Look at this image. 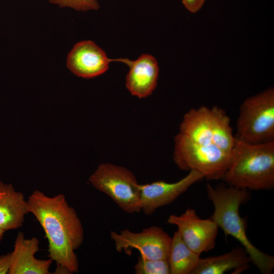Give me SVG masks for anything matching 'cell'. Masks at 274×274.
<instances>
[{
	"instance_id": "1",
	"label": "cell",
	"mask_w": 274,
	"mask_h": 274,
	"mask_svg": "<svg viewBox=\"0 0 274 274\" xmlns=\"http://www.w3.org/2000/svg\"><path fill=\"white\" fill-rule=\"evenodd\" d=\"M27 200L29 213L39 222L48 239L49 257L57 265L55 272H78L75 251L84 241V231L76 210L63 194L50 197L36 190Z\"/></svg>"
},
{
	"instance_id": "2",
	"label": "cell",
	"mask_w": 274,
	"mask_h": 274,
	"mask_svg": "<svg viewBox=\"0 0 274 274\" xmlns=\"http://www.w3.org/2000/svg\"><path fill=\"white\" fill-rule=\"evenodd\" d=\"M209 199L214 205L211 218L226 235L237 239L245 249L251 262L263 274L271 273L274 268V257L256 248L249 240L246 233L245 220L239 213L240 206L250 196L248 190L224 184L216 187L207 185Z\"/></svg>"
},
{
	"instance_id": "3",
	"label": "cell",
	"mask_w": 274,
	"mask_h": 274,
	"mask_svg": "<svg viewBox=\"0 0 274 274\" xmlns=\"http://www.w3.org/2000/svg\"><path fill=\"white\" fill-rule=\"evenodd\" d=\"M221 179L239 189L273 188L274 142L252 144L236 138L230 164Z\"/></svg>"
},
{
	"instance_id": "4",
	"label": "cell",
	"mask_w": 274,
	"mask_h": 274,
	"mask_svg": "<svg viewBox=\"0 0 274 274\" xmlns=\"http://www.w3.org/2000/svg\"><path fill=\"white\" fill-rule=\"evenodd\" d=\"M231 154L213 144L201 143L179 133L175 138L173 159L182 170H194L208 180L221 179L230 162Z\"/></svg>"
},
{
	"instance_id": "5",
	"label": "cell",
	"mask_w": 274,
	"mask_h": 274,
	"mask_svg": "<svg viewBox=\"0 0 274 274\" xmlns=\"http://www.w3.org/2000/svg\"><path fill=\"white\" fill-rule=\"evenodd\" d=\"M236 138L252 144L274 142V89L246 99L239 108Z\"/></svg>"
},
{
	"instance_id": "6",
	"label": "cell",
	"mask_w": 274,
	"mask_h": 274,
	"mask_svg": "<svg viewBox=\"0 0 274 274\" xmlns=\"http://www.w3.org/2000/svg\"><path fill=\"white\" fill-rule=\"evenodd\" d=\"M88 180L94 188L110 197L124 212L133 214L141 211L140 184L126 167L101 163Z\"/></svg>"
},
{
	"instance_id": "7",
	"label": "cell",
	"mask_w": 274,
	"mask_h": 274,
	"mask_svg": "<svg viewBox=\"0 0 274 274\" xmlns=\"http://www.w3.org/2000/svg\"><path fill=\"white\" fill-rule=\"evenodd\" d=\"M110 237L118 252L134 249L147 259H167L172 237L160 227L150 226L139 232L127 229L119 233L112 231Z\"/></svg>"
},
{
	"instance_id": "8",
	"label": "cell",
	"mask_w": 274,
	"mask_h": 274,
	"mask_svg": "<svg viewBox=\"0 0 274 274\" xmlns=\"http://www.w3.org/2000/svg\"><path fill=\"white\" fill-rule=\"evenodd\" d=\"M167 222L177 227L184 243L198 254L215 247L219 227L211 218L201 219L195 210L189 208L180 215H170Z\"/></svg>"
},
{
	"instance_id": "9",
	"label": "cell",
	"mask_w": 274,
	"mask_h": 274,
	"mask_svg": "<svg viewBox=\"0 0 274 274\" xmlns=\"http://www.w3.org/2000/svg\"><path fill=\"white\" fill-rule=\"evenodd\" d=\"M204 178L201 173L192 170L174 183L157 181L140 184L141 211L146 215H152L158 208L174 201L192 185Z\"/></svg>"
},
{
	"instance_id": "10",
	"label": "cell",
	"mask_w": 274,
	"mask_h": 274,
	"mask_svg": "<svg viewBox=\"0 0 274 274\" xmlns=\"http://www.w3.org/2000/svg\"><path fill=\"white\" fill-rule=\"evenodd\" d=\"M113 61L94 42L86 40L74 45L67 55L66 65L75 75L90 79L105 73Z\"/></svg>"
},
{
	"instance_id": "11",
	"label": "cell",
	"mask_w": 274,
	"mask_h": 274,
	"mask_svg": "<svg viewBox=\"0 0 274 274\" xmlns=\"http://www.w3.org/2000/svg\"><path fill=\"white\" fill-rule=\"evenodd\" d=\"M127 64L129 70L126 77L125 85L129 92L140 98L152 94L157 85L159 66L156 58L149 54H142L137 59H115Z\"/></svg>"
},
{
	"instance_id": "12",
	"label": "cell",
	"mask_w": 274,
	"mask_h": 274,
	"mask_svg": "<svg viewBox=\"0 0 274 274\" xmlns=\"http://www.w3.org/2000/svg\"><path fill=\"white\" fill-rule=\"evenodd\" d=\"M39 250V240L36 237L25 238L23 232H19L12 253L9 274H48L53 260L38 259L35 257Z\"/></svg>"
},
{
	"instance_id": "13",
	"label": "cell",
	"mask_w": 274,
	"mask_h": 274,
	"mask_svg": "<svg viewBox=\"0 0 274 274\" xmlns=\"http://www.w3.org/2000/svg\"><path fill=\"white\" fill-rule=\"evenodd\" d=\"M29 213L24 194L11 184L0 181V228L6 231L21 227Z\"/></svg>"
},
{
	"instance_id": "14",
	"label": "cell",
	"mask_w": 274,
	"mask_h": 274,
	"mask_svg": "<svg viewBox=\"0 0 274 274\" xmlns=\"http://www.w3.org/2000/svg\"><path fill=\"white\" fill-rule=\"evenodd\" d=\"M251 262L245 249L238 247L221 255L200 258L191 274H223L231 270L239 274L248 269Z\"/></svg>"
},
{
	"instance_id": "15",
	"label": "cell",
	"mask_w": 274,
	"mask_h": 274,
	"mask_svg": "<svg viewBox=\"0 0 274 274\" xmlns=\"http://www.w3.org/2000/svg\"><path fill=\"white\" fill-rule=\"evenodd\" d=\"M214 129L212 109L201 106L191 109L185 113L179 133L199 143L215 144Z\"/></svg>"
},
{
	"instance_id": "16",
	"label": "cell",
	"mask_w": 274,
	"mask_h": 274,
	"mask_svg": "<svg viewBox=\"0 0 274 274\" xmlns=\"http://www.w3.org/2000/svg\"><path fill=\"white\" fill-rule=\"evenodd\" d=\"M200 258V255L191 250L175 231L167 258L170 274H191Z\"/></svg>"
},
{
	"instance_id": "17",
	"label": "cell",
	"mask_w": 274,
	"mask_h": 274,
	"mask_svg": "<svg viewBox=\"0 0 274 274\" xmlns=\"http://www.w3.org/2000/svg\"><path fill=\"white\" fill-rule=\"evenodd\" d=\"M134 270L136 274H170L167 259H149L140 255Z\"/></svg>"
},
{
	"instance_id": "18",
	"label": "cell",
	"mask_w": 274,
	"mask_h": 274,
	"mask_svg": "<svg viewBox=\"0 0 274 274\" xmlns=\"http://www.w3.org/2000/svg\"><path fill=\"white\" fill-rule=\"evenodd\" d=\"M51 4L59 7H68L79 11L97 10L99 5L97 0H49Z\"/></svg>"
},
{
	"instance_id": "19",
	"label": "cell",
	"mask_w": 274,
	"mask_h": 274,
	"mask_svg": "<svg viewBox=\"0 0 274 274\" xmlns=\"http://www.w3.org/2000/svg\"><path fill=\"white\" fill-rule=\"evenodd\" d=\"M185 8L189 12L195 13L203 6L206 0H181Z\"/></svg>"
},
{
	"instance_id": "20",
	"label": "cell",
	"mask_w": 274,
	"mask_h": 274,
	"mask_svg": "<svg viewBox=\"0 0 274 274\" xmlns=\"http://www.w3.org/2000/svg\"><path fill=\"white\" fill-rule=\"evenodd\" d=\"M12 262V253L0 256V274L9 273Z\"/></svg>"
},
{
	"instance_id": "21",
	"label": "cell",
	"mask_w": 274,
	"mask_h": 274,
	"mask_svg": "<svg viewBox=\"0 0 274 274\" xmlns=\"http://www.w3.org/2000/svg\"><path fill=\"white\" fill-rule=\"evenodd\" d=\"M5 232V231L4 230L0 228V242H1L3 238Z\"/></svg>"
}]
</instances>
